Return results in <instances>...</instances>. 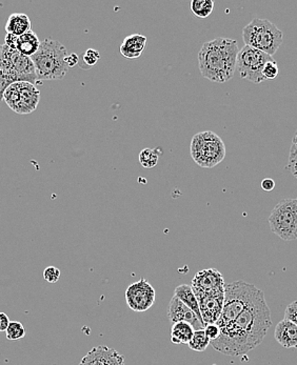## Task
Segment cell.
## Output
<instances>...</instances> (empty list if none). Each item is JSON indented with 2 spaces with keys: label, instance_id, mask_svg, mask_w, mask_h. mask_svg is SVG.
Returning a JSON list of instances; mask_svg holds the SVG:
<instances>
[{
  "label": "cell",
  "instance_id": "obj_1",
  "mask_svg": "<svg viewBox=\"0 0 297 365\" xmlns=\"http://www.w3.org/2000/svg\"><path fill=\"white\" fill-rule=\"evenodd\" d=\"M271 325V311L261 292L233 322L221 327V335L210 344L223 355H246L263 342Z\"/></svg>",
  "mask_w": 297,
  "mask_h": 365
},
{
  "label": "cell",
  "instance_id": "obj_2",
  "mask_svg": "<svg viewBox=\"0 0 297 365\" xmlns=\"http://www.w3.org/2000/svg\"><path fill=\"white\" fill-rule=\"evenodd\" d=\"M239 48L234 39H213L205 43L198 53L199 71L203 78L223 83L233 78Z\"/></svg>",
  "mask_w": 297,
  "mask_h": 365
},
{
  "label": "cell",
  "instance_id": "obj_3",
  "mask_svg": "<svg viewBox=\"0 0 297 365\" xmlns=\"http://www.w3.org/2000/svg\"><path fill=\"white\" fill-rule=\"evenodd\" d=\"M66 56L68 51L59 41L50 38L41 41L39 51L31 57L39 83L63 79L69 71L66 63Z\"/></svg>",
  "mask_w": 297,
  "mask_h": 365
},
{
  "label": "cell",
  "instance_id": "obj_4",
  "mask_svg": "<svg viewBox=\"0 0 297 365\" xmlns=\"http://www.w3.org/2000/svg\"><path fill=\"white\" fill-rule=\"evenodd\" d=\"M261 292L255 285L245 281L226 284L223 312L216 323L217 327L221 329L233 322L261 295Z\"/></svg>",
  "mask_w": 297,
  "mask_h": 365
},
{
  "label": "cell",
  "instance_id": "obj_5",
  "mask_svg": "<svg viewBox=\"0 0 297 365\" xmlns=\"http://www.w3.org/2000/svg\"><path fill=\"white\" fill-rule=\"evenodd\" d=\"M243 38L246 46L273 56L283 43V34L273 22L254 19L243 28Z\"/></svg>",
  "mask_w": 297,
  "mask_h": 365
},
{
  "label": "cell",
  "instance_id": "obj_6",
  "mask_svg": "<svg viewBox=\"0 0 297 365\" xmlns=\"http://www.w3.org/2000/svg\"><path fill=\"white\" fill-rule=\"evenodd\" d=\"M190 153L193 160L199 167L212 169L225 159V143L211 130L197 133L193 136Z\"/></svg>",
  "mask_w": 297,
  "mask_h": 365
},
{
  "label": "cell",
  "instance_id": "obj_7",
  "mask_svg": "<svg viewBox=\"0 0 297 365\" xmlns=\"http://www.w3.org/2000/svg\"><path fill=\"white\" fill-rule=\"evenodd\" d=\"M0 73L10 76L14 83H30L34 86L41 83L31 57L19 54L6 44H2L0 55Z\"/></svg>",
  "mask_w": 297,
  "mask_h": 365
},
{
  "label": "cell",
  "instance_id": "obj_8",
  "mask_svg": "<svg viewBox=\"0 0 297 365\" xmlns=\"http://www.w3.org/2000/svg\"><path fill=\"white\" fill-rule=\"evenodd\" d=\"M271 231L283 241L297 239V200L283 199L279 201L269 217Z\"/></svg>",
  "mask_w": 297,
  "mask_h": 365
},
{
  "label": "cell",
  "instance_id": "obj_9",
  "mask_svg": "<svg viewBox=\"0 0 297 365\" xmlns=\"http://www.w3.org/2000/svg\"><path fill=\"white\" fill-rule=\"evenodd\" d=\"M41 99V92L30 83H15L9 86L4 101L17 114H30L36 110Z\"/></svg>",
  "mask_w": 297,
  "mask_h": 365
},
{
  "label": "cell",
  "instance_id": "obj_10",
  "mask_svg": "<svg viewBox=\"0 0 297 365\" xmlns=\"http://www.w3.org/2000/svg\"><path fill=\"white\" fill-rule=\"evenodd\" d=\"M270 61H273V57L251 46H245L239 50L236 70H238L241 78L253 83H263L266 81L263 76V66Z\"/></svg>",
  "mask_w": 297,
  "mask_h": 365
},
{
  "label": "cell",
  "instance_id": "obj_11",
  "mask_svg": "<svg viewBox=\"0 0 297 365\" xmlns=\"http://www.w3.org/2000/svg\"><path fill=\"white\" fill-rule=\"evenodd\" d=\"M156 292L145 278L132 283L126 291L128 307L136 313H144L154 304Z\"/></svg>",
  "mask_w": 297,
  "mask_h": 365
},
{
  "label": "cell",
  "instance_id": "obj_12",
  "mask_svg": "<svg viewBox=\"0 0 297 365\" xmlns=\"http://www.w3.org/2000/svg\"><path fill=\"white\" fill-rule=\"evenodd\" d=\"M225 287L223 275L215 269L197 272L191 282L193 291L209 295L225 293Z\"/></svg>",
  "mask_w": 297,
  "mask_h": 365
},
{
  "label": "cell",
  "instance_id": "obj_13",
  "mask_svg": "<svg viewBox=\"0 0 297 365\" xmlns=\"http://www.w3.org/2000/svg\"><path fill=\"white\" fill-rule=\"evenodd\" d=\"M194 294L198 300L201 319L205 325L216 324L221 317V312H223L225 293L209 295V294L194 292Z\"/></svg>",
  "mask_w": 297,
  "mask_h": 365
},
{
  "label": "cell",
  "instance_id": "obj_14",
  "mask_svg": "<svg viewBox=\"0 0 297 365\" xmlns=\"http://www.w3.org/2000/svg\"><path fill=\"white\" fill-rule=\"evenodd\" d=\"M168 316L171 323L185 322L191 325L194 331H199V329H205L206 325L203 322L198 319L196 314L190 309L187 305L183 304L181 300L177 299L176 297L173 296L169 303V309H168Z\"/></svg>",
  "mask_w": 297,
  "mask_h": 365
},
{
  "label": "cell",
  "instance_id": "obj_15",
  "mask_svg": "<svg viewBox=\"0 0 297 365\" xmlns=\"http://www.w3.org/2000/svg\"><path fill=\"white\" fill-rule=\"evenodd\" d=\"M121 362H125V357L121 354L105 345H99L86 354L79 365H119Z\"/></svg>",
  "mask_w": 297,
  "mask_h": 365
},
{
  "label": "cell",
  "instance_id": "obj_16",
  "mask_svg": "<svg viewBox=\"0 0 297 365\" xmlns=\"http://www.w3.org/2000/svg\"><path fill=\"white\" fill-rule=\"evenodd\" d=\"M41 43L39 36L32 30L21 36L6 34L4 39V44L6 46L26 57H32L39 51Z\"/></svg>",
  "mask_w": 297,
  "mask_h": 365
},
{
  "label": "cell",
  "instance_id": "obj_17",
  "mask_svg": "<svg viewBox=\"0 0 297 365\" xmlns=\"http://www.w3.org/2000/svg\"><path fill=\"white\" fill-rule=\"evenodd\" d=\"M274 337L286 349H297V325L288 319L281 320L276 325Z\"/></svg>",
  "mask_w": 297,
  "mask_h": 365
},
{
  "label": "cell",
  "instance_id": "obj_18",
  "mask_svg": "<svg viewBox=\"0 0 297 365\" xmlns=\"http://www.w3.org/2000/svg\"><path fill=\"white\" fill-rule=\"evenodd\" d=\"M147 37L141 34L129 35L121 46V54L127 59H137L143 55Z\"/></svg>",
  "mask_w": 297,
  "mask_h": 365
},
{
  "label": "cell",
  "instance_id": "obj_19",
  "mask_svg": "<svg viewBox=\"0 0 297 365\" xmlns=\"http://www.w3.org/2000/svg\"><path fill=\"white\" fill-rule=\"evenodd\" d=\"M6 31L8 34L21 36L31 31L30 19L28 15L22 14V13L10 15L6 21Z\"/></svg>",
  "mask_w": 297,
  "mask_h": 365
},
{
  "label": "cell",
  "instance_id": "obj_20",
  "mask_svg": "<svg viewBox=\"0 0 297 365\" xmlns=\"http://www.w3.org/2000/svg\"><path fill=\"white\" fill-rule=\"evenodd\" d=\"M174 297L181 300L183 304L187 305L190 309H192V311L196 314L198 319L203 322V319H201V309H199L198 300H197L196 295H195L194 292H193L191 285H178V287L174 289ZM203 324H205V323H203Z\"/></svg>",
  "mask_w": 297,
  "mask_h": 365
},
{
  "label": "cell",
  "instance_id": "obj_21",
  "mask_svg": "<svg viewBox=\"0 0 297 365\" xmlns=\"http://www.w3.org/2000/svg\"><path fill=\"white\" fill-rule=\"evenodd\" d=\"M194 331V329L188 323H175L172 325L171 331V341L176 345L188 344L191 341Z\"/></svg>",
  "mask_w": 297,
  "mask_h": 365
},
{
  "label": "cell",
  "instance_id": "obj_22",
  "mask_svg": "<svg viewBox=\"0 0 297 365\" xmlns=\"http://www.w3.org/2000/svg\"><path fill=\"white\" fill-rule=\"evenodd\" d=\"M190 9L195 16L198 19H207L212 14L214 9L213 0H192L190 2Z\"/></svg>",
  "mask_w": 297,
  "mask_h": 365
},
{
  "label": "cell",
  "instance_id": "obj_23",
  "mask_svg": "<svg viewBox=\"0 0 297 365\" xmlns=\"http://www.w3.org/2000/svg\"><path fill=\"white\" fill-rule=\"evenodd\" d=\"M211 344V340L206 335L205 329H199L195 331L191 341L188 344L190 349L195 351H205L207 347Z\"/></svg>",
  "mask_w": 297,
  "mask_h": 365
},
{
  "label": "cell",
  "instance_id": "obj_24",
  "mask_svg": "<svg viewBox=\"0 0 297 365\" xmlns=\"http://www.w3.org/2000/svg\"><path fill=\"white\" fill-rule=\"evenodd\" d=\"M158 157L157 150L145 149L139 153V163L145 169H153L158 163Z\"/></svg>",
  "mask_w": 297,
  "mask_h": 365
},
{
  "label": "cell",
  "instance_id": "obj_25",
  "mask_svg": "<svg viewBox=\"0 0 297 365\" xmlns=\"http://www.w3.org/2000/svg\"><path fill=\"white\" fill-rule=\"evenodd\" d=\"M6 339L11 341L22 339L26 336V329L22 323L19 322H11L6 331Z\"/></svg>",
  "mask_w": 297,
  "mask_h": 365
},
{
  "label": "cell",
  "instance_id": "obj_26",
  "mask_svg": "<svg viewBox=\"0 0 297 365\" xmlns=\"http://www.w3.org/2000/svg\"><path fill=\"white\" fill-rule=\"evenodd\" d=\"M288 169L291 171L294 177L297 178V130L292 139L291 149H290L289 163H288Z\"/></svg>",
  "mask_w": 297,
  "mask_h": 365
},
{
  "label": "cell",
  "instance_id": "obj_27",
  "mask_svg": "<svg viewBox=\"0 0 297 365\" xmlns=\"http://www.w3.org/2000/svg\"><path fill=\"white\" fill-rule=\"evenodd\" d=\"M278 66H277L274 59L273 61H268L265 66H263V76L266 81L267 79H276L278 76Z\"/></svg>",
  "mask_w": 297,
  "mask_h": 365
},
{
  "label": "cell",
  "instance_id": "obj_28",
  "mask_svg": "<svg viewBox=\"0 0 297 365\" xmlns=\"http://www.w3.org/2000/svg\"><path fill=\"white\" fill-rule=\"evenodd\" d=\"M44 280L49 283H56L61 278V271L55 267H48L44 271Z\"/></svg>",
  "mask_w": 297,
  "mask_h": 365
},
{
  "label": "cell",
  "instance_id": "obj_29",
  "mask_svg": "<svg viewBox=\"0 0 297 365\" xmlns=\"http://www.w3.org/2000/svg\"><path fill=\"white\" fill-rule=\"evenodd\" d=\"M99 58H101V54L96 50H93V48L86 50L85 55H84V61H85L86 65L88 66L96 65Z\"/></svg>",
  "mask_w": 297,
  "mask_h": 365
},
{
  "label": "cell",
  "instance_id": "obj_30",
  "mask_svg": "<svg viewBox=\"0 0 297 365\" xmlns=\"http://www.w3.org/2000/svg\"><path fill=\"white\" fill-rule=\"evenodd\" d=\"M13 83H15L10 76L0 73V103H1L2 99H4V93L8 90L9 86H12Z\"/></svg>",
  "mask_w": 297,
  "mask_h": 365
},
{
  "label": "cell",
  "instance_id": "obj_31",
  "mask_svg": "<svg viewBox=\"0 0 297 365\" xmlns=\"http://www.w3.org/2000/svg\"><path fill=\"white\" fill-rule=\"evenodd\" d=\"M285 319L290 320L297 325V301H293L286 307Z\"/></svg>",
  "mask_w": 297,
  "mask_h": 365
},
{
  "label": "cell",
  "instance_id": "obj_32",
  "mask_svg": "<svg viewBox=\"0 0 297 365\" xmlns=\"http://www.w3.org/2000/svg\"><path fill=\"white\" fill-rule=\"evenodd\" d=\"M205 333L207 337L213 341V340L217 339L219 335H221V329L217 327V324H208L206 325Z\"/></svg>",
  "mask_w": 297,
  "mask_h": 365
},
{
  "label": "cell",
  "instance_id": "obj_33",
  "mask_svg": "<svg viewBox=\"0 0 297 365\" xmlns=\"http://www.w3.org/2000/svg\"><path fill=\"white\" fill-rule=\"evenodd\" d=\"M11 320L6 314L0 312V331H6L10 324Z\"/></svg>",
  "mask_w": 297,
  "mask_h": 365
},
{
  "label": "cell",
  "instance_id": "obj_34",
  "mask_svg": "<svg viewBox=\"0 0 297 365\" xmlns=\"http://www.w3.org/2000/svg\"><path fill=\"white\" fill-rule=\"evenodd\" d=\"M79 55L74 54V53H73V54L68 55V56H66V66H68L69 68H74L75 66L79 65Z\"/></svg>",
  "mask_w": 297,
  "mask_h": 365
},
{
  "label": "cell",
  "instance_id": "obj_35",
  "mask_svg": "<svg viewBox=\"0 0 297 365\" xmlns=\"http://www.w3.org/2000/svg\"><path fill=\"white\" fill-rule=\"evenodd\" d=\"M261 187L267 192H271L276 187V181L271 178H266L261 181Z\"/></svg>",
  "mask_w": 297,
  "mask_h": 365
},
{
  "label": "cell",
  "instance_id": "obj_36",
  "mask_svg": "<svg viewBox=\"0 0 297 365\" xmlns=\"http://www.w3.org/2000/svg\"><path fill=\"white\" fill-rule=\"evenodd\" d=\"M2 46L0 44V55H1Z\"/></svg>",
  "mask_w": 297,
  "mask_h": 365
},
{
  "label": "cell",
  "instance_id": "obj_37",
  "mask_svg": "<svg viewBox=\"0 0 297 365\" xmlns=\"http://www.w3.org/2000/svg\"><path fill=\"white\" fill-rule=\"evenodd\" d=\"M119 365H125V362H121V364H119Z\"/></svg>",
  "mask_w": 297,
  "mask_h": 365
},
{
  "label": "cell",
  "instance_id": "obj_38",
  "mask_svg": "<svg viewBox=\"0 0 297 365\" xmlns=\"http://www.w3.org/2000/svg\"><path fill=\"white\" fill-rule=\"evenodd\" d=\"M296 200H297V198H296Z\"/></svg>",
  "mask_w": 297,
  "mask_h": 365
}]
</instances>
